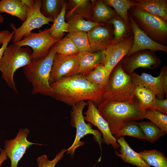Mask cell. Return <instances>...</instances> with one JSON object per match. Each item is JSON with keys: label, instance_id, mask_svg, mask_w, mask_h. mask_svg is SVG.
I'll list each match as a JSON object with an SVG mask.
<instances>
[{"label": "cell", "instance_id": "d4e9b609", "mask_svg": "<svg viewBox=\"0 0 167 167\" xmlns=\"http://www.w3.org/2000/svg\"><path fill=\"white\" fill-rule=\"evenodd\" d=\"M110 75L101 64L84 77L90 83L105 90L107 86Z\"/></svg>", "mask_w": 167, "mask_h": 167}, {"label": "cell", "instance_id": "60d3db41", "mask_svg": "<svg viewBox=\"0 0 167 167\" xmlns=\"http://www.w3.org/2000/svg\"><path fill=\"white\" fill-rule=\"evenodd\" d=\"M11 33L8 30L0 31V44L2 45L6 40L8 38Z\"/></svg>", "mask_w": 167, "mask_h": 167}, {"label": "cell", "instance_id": "8fae6325", "mask_svg": "<svg viewBox=\"0 0 167 167\" xmlns=\"http://www.w3.org/2000/svg\"><path fill=\"white\" fill-rule=\"evenodd\" d=\"M155 52L149 50L139 51L127 58H124L119 63L125 72L129 75L139 67L153 70L161 62Z\"/></svg>", "mask_w": 167, "mask_h": 167}, {"label": "cell", "instance_id": "1f68e13d", "mask_svg": "<svg viewBox=\"0 0 167 167\" xmlns=\"http://www.w3.org/2000/svg\"><path fill=\"white\" fill-rule=\"evenodd\" d=\"M64 1L62 0H41V13L45 17L54 20L61 12Z\"/></svg>", "mask_w": 167, "mask_h": 167}, {"label": "cell", "instance_id": "277c9868", "mask_svg": "<svg viewBox=\"0 0 167 167\" xmlns=\"http://www.w3.org/2000/svg\"><path fill=\"white\" fill-rule=\"evenodd\" d=\"M32 51L29 47H20L13 43L6 47L0 63V71L2 78L9 87L17 92L14 79L15 72L25 66L32 60Z\"/></svg>", "mask_w": 167, "mask_h": 167}, {"label": "cell", "instance_id": "f1b7e54d", "mask_svg": "<svg viewBox=\"0 0 167 167\" xmlns=\"http://www.w3.org/2000/svg\"><path fill=\"white\" fill-rule=\"evenodd\" d=\"M107 24L113 26V41H120L130 35L132 31L131 26L127 25L117 14Z\"/></svg>", "mask_w": 167, "mask_h": 167}, {"label": "cell", "instance_id": "ac0fdd59", "mask_svg": "<svg viewBox=\"0 0 167 167\" xmlns=\"http://www.w3.org/2000/svg\"><path fill=\"white\" fill-rule=\"evenodd\" d=\"M105 56V50L81 54L77 74L85 76L101 63Z\"/></svg>", "mask_w": 167, "mask_h": 167}, {"label": "cell", "instance_id": "ffe728a7", "mask_svg": "<svg viewBox=\"0 0 167 167\" xmlns=\"http://www.w3.org/2000/svg\"><path fill=\"white\" fill-rule=\"evenodd\" d=\"M134 6L167 21V0H131Z\"/></svg>", "mask_w": 167, "mask_h": 167}, {"label": "cell", "instance_id": "5b68a950", "mask_svg": "<svg viewBox=\"0 0 167 167\" xmlns=\"http://www.w3.org/2000/svg\"><path fill=\"white\" fill-rule=\"evenodd\" d=\"M135 86L130 75L125 72L119 62L110 74L107 86L104 92L103 101L131 100L135 98Z\"/></svg>", "mask_w": 167, "mask_h": 167}, {"label": "cell", "instance_id": "e0dca14e", "mask_svg": "<svg viewBox=\"0 0 167 167\" xmlns=\"http://www.w3.org/2000/svg\"><path fill=\"white\" fill-rule=\"evenodd\" d=\"M163 71L162 67L159 75L157 77H153L144 72H143L141 75H139L134 72L130 75L133 82L135 84H139L150 89L156 94L157 98L164 99V93L161 82Z\"/></svg>", "mask_w": 167, "mask_h": 167}, {"label": "cell", "instance_id": "30bf717a", "mask_svg": "<svg viewBox=\"0 0 167 167\" xmlns=\"http://www.w3.org/2000/svg\"><path fill=\"white\" fill-rule=\"evenodd\" d=\"M81 54L64 55L55 53L49 77L50 84L77 74Z\"/></svg>", "mask_w": 167, "mask_h": 167}, {"label": "cell", "instance_id": "8d00e7d4", "mask_svg": "<svg viewBox=\"0 0 167 167\" xmlns=\"http://www.w3.org/2000/svg\"><path fill=\"white\" fill-rule=\"evenodd\" d=\"M66 149L62 148L58 153L54 159L52 160H48L46 155H43L39 156L37 159L38 167H52L55 165L63 156Z\"/></svg>", "mask_w": 167, "mask_h": 167}, {"label": "cell", "instance_id": "f35d334b", "mask_svg": "<svg viewBox=\"0 0 167 167\" xmlns=\"http://www.w3.org/2000/svg\"><path fill=\"white\" fill-rule=\"evenodd\" d=\"M163 71L162 77V86L164 95L166 96L167 95V66H163Z\"/></svg>", "mask_w": 167, "mask_h": 167}, {"label": "cell", "instance_id": "d6986e66", "mask_svg": "<svg viewBox=\"0 0 167 167\" xmlns=\"http://www.w3.org/2000/svg\"><path fill=\"white\" fill-rule=\"evenodd\" d=\"M120 146V153L115 151V154L125 163L131 164L138 167H151L130 147L123 137L117 139Z\"/></svg>", "mask_w": 167, "mask_h": 167}, {"label": "cell", "instance_id": "83f0119b", "mask_svg": "<svg viewBox=\"0 0 167 167\" xmlns=\"http://www.w3.org/2000/svg\"><path fill=\"white\" fill-rule=\"evenodd\" d=\"M104 2L115 10L116 14L120 16L128 25L131 26L128 16V11L132 6H134L131 0H105Z\"/></svg>", "mask_w": 167, "mask_h": 167}, {"label": "cell", "instance_id": "ab89813d", "mask_svg": "<svg viewBox=\"0 0 167 167\" xmlns=\"http://www.w3.org/2000/svg\"><path fill=\"white\" fill-rule=\"evenodd\" d=\"M14 31L12 30L11 32L10 35L2 45L1 47L0 48V63L4 50L6 47L8 46L9 42L11 40H12L13 36L14 35Z\"/></svg>", "mask_w": 167, "mask_h": 167}, {"label": "cell", "instance_id": "2e32d148", "mask_svg": "<svg viewBox=\"0 0 167 167\" xmlns=\"http://www.w3.org/2000/svg\"><path fill=\"white\" fill-rule=\"evenodd\" d=\"M107 24L97 25L87 32L91 52L105 50L111 44L120 41L113 40V28Z\"/></svg>", "mask_w": 167, "mask_h": 167}, {"label": "cell", "instance_id": "4dcf8cb0", "mask_svg": "<svg viewBox=\"0 0 167 167\" xmlns=\"http://www.w3.org/2000/svg\"><path fill=\"white\" fill-rule=\"evenodd\" d=\"M125 136H129L138 139L146 140V138L136 122L130 121L123 123L118 133L113 136L116 139Z\"/></svg>", "mask_w": 167, "mask_h": 167}, {"label": "cell", "instance_id": "6da1fadb", "mask_svg": "<svg viewBox=\"0 0 167 167\" xmlns=\"http://www.w3.org/2000/svg\"><path fill=\"white\" fill-rule=\"evenodd\" d=\"M54 98L71 106L82 101H92L96 106L103 101L104 90L79 74L50 84Z\"/></svg>", "mask_w": 167, "mask_h": 167}, {"label": "cell", "instance_id": "f6af8a7d", "mask_svg": "<svg viewBox=\"0 0 167 167\" xmlns=\"http://www.w3.org/2000/svg\"><path fill=\"white\" fill-rule=\"evenodd\" d=\"M55 165H54V166H53L52 167H55Z\"/></svg>", "mask_w": 167, "mask_h": 167}, {"label": "cell", "instance_id": "7402d4cb", "mask_svg": "<svg viewBox=\"0 0 167 167\" xmlns=\"http://www.w3.org/2000/svg\"><path fill=\"white\" fill-rule=\"evenodd\" d=\"M92 21L100 24L107 23L116 13L104 0L93 1Z\"/></svg>", "mask_w": 167, "mask_h": 167}, {"label": "cell", "instance_id": "52a82bcc", "mask_svg": "<svg viewBox=\"0 0 167 167\" xmlns=\"http://www.w3.org/2000/svg\"><path fill=\"white\" fill-rule=\"evenodd\" d=\"M88 105L85 101H81L72 106L71 112V126L76 129V134L74 141L72 145L66 149L67 154H70L73 158L76 149L79 147L83 146L84 142L81 141V139L87 135L91 134L94 136L95 140L97 142L101 148L102 153L101 144L103 139L101 134L98 130L92 128V124L86 123L83 115V110Z\"/></svg>", "mask_w": 167, "mask_h": 167}, {"label": "cell", "instance_id": "7c38bea8", "mask_svg": "<svg viewBox=\"0 0 167 167\" xmlns=\"http://www.w3.org/2000/svg\"><path fill=\"white\" fill-rule=\"evenodd\" d=\"M30 131L27 128H21L13 139L6 140L4 147L7 157L11 161V167H17L19 161L21 159L27 149L33 144L42 145V144L31 142L27 140Z\"/></svg>", "mask_w": 167, "mask_h": 167}, {"label": "cell", "instance_id": "f546056e", "mask_svg": "<svg viewBox=\"0 0 167 167\" xmlns=\"http://www.w3.org/2000/svg\"><path fill=\"white\" fill-rule=\"evenodd\" d=\"M146 138V140L151 143L157 141L161 136L167 134L152 122H136Z\"/></svg>", "mask_w": 167, "mask_h": 167}, {"label": "cell", "instance_id": "484cf974", "mask_svg": "<svg viewBox=\"0 0 167 167\" xmlns=\"http://www.w3.org/2000/svg\"><path fill=\"white\" fill-rule=\"evenodd\" d=\"M138 153L150 166L167 167V158L161 151L156 149L145 150Z\"/></svg>", "mask_w": 167, "mask_h": 167}, {"label": "cell", "instance_id": "7a4b0ae2", "mask_svg": "<svg viewBox=\"0 0 167 167\" xmlns=\"http://www.w3.org/2000/svg\"><path fill=\"white\" fill-rule=\"evenodd\" d=\"M101 116L107 122L113 136L122 125L130 121L141 120L145 118L146 110L136 98L127 101H103L98 106Z\"/></svg>", "mask_w": 167, "mask_h": 167}, {"label": "cell", "instance_id": "e575fe53", "mask_svg": "<svg viewBox=\"0 0 167 167\" xmlns=\"http://www.w3.org/2000/svg\"><path fill=\"white\" fill-rule=\"evenodd\" d=\"M68 33L67 35L72 40L79 53L82 54L91 52L87 32H77Z\"/></svg>", "mask_w": 167, "mask_h": 167}, {"label": "cell", "instance_id": "5bb4252c", "mask_svg": "<svg viewBox=\"0 0 167 167\" xmlns=\"http://www.w3.org/2000/svg\"><path fill=\"white\" fill-rule=\"evenodd\" d=\"M133 34L119 42L110 45L105 49V56L101 64L110 74L115 66L125 57L133 44Z\"/></svg>", "mask_w": 167, "mask_h": 167}, {"label": "cell", "instance_id": "74e56055", "mask_svg": "<svg viewBox=\"0 0 167 167\" xmlns=\"http://www.w3.org/2000/svg\"><path fill=\"white\" fill-rule=\"evenodd\" d=\"M148 109L155 110L167 114V99H160L156 97Z\"/></svg>", "mask_w": 167, "mask_h": 167}, {"label": "cell", "instance_id": "d6a6232c", "mask_svg": "<svg viewBox=\"0 0 167 167\" xmlns=\"http://www.w3.org/2000/svg\"><path fill=\"white\" fill-rule=\"evenodd\" d=\"M135 95L145 110L148 109L156 97L152 91L139 84H135Z\"/></svg>", "mask_w": 167, "mask_h": 167}, {"label": "cell", "instance_id": "4fadbf2b", "mask_svg": "<svg viewBox=\"0 0 167 167\" xmlns=\"http://www.w3.org/2000/svg\"><path fill=\"white\" fill-rule=\"evenodd\" d=\"M128 16L133 37L132 47L125 58H127L135 52L149 50L154 51H161L167 53V45H162L154 41L149 37L137 26L128 13Z\"/></svg>", "mask_w": 167, "mask_h": 167}, {"label": "cell", "instance_id": "ba28073f", "mask_svg": "<svg viewBox=\"0 0 167 167\" xmlns=\"http://www.w3.org/2000/svg\"><path fill=\"white\" fill-rule=\"evenodd\" d=\"M59 40L51 36L49 28L38 33L31 32L20 41L13 43L20 47L31 48L32 59H37L45 57L51 47Z\"/></svg>", "mask_w": 167, "mask_h": 167}, {"label": "cell", "instance_id": "cb8c5ba5", "mask_svg": "<svg viewBox=\"0 0 167 167\" xmlns=\"http://www.w3.org/2000/svg\"><path fill=\"white\" fill-rule=\"evenodd\" d=\"M67 5V2L64 1L61 12L54 20L50 28L51 35L54 39H60L66 32H68V24L65 21Z\"/></svg>", "mask_w": 167, "mask_h": 167}, {"label": "cell", "instance_id": "44dd1931", "mask_svg": "<svg viewBox=\"0 0 167 167\" xmlns=\"http://www.w3.org/2000/svg\"><path fill=\"white\" fill-rule=\"evenodd\" d=\"M91 1L88 0L69 1L66 7V8H69V10L66 14L65 19L68 20L72 17L79 16L92 21V2Z\"/></svg>", "mask_w": 167, "mask_h": 167}, {"label": "cell", "instance_id": "8992f818", "mask_svg": "<svg viewBox=\"0 0 167 167\" xmlns=\"http://www.w3.org/2000/svg\"><path fill=\"white\" fill-rule=\"evenodd\" d=\"M128 12L138 27L154 41L167 44V21L163 18L131 6Z\"/></svg>", "mask_w": 167, "mask_h": 167}, {"label": "cell", "instance_id": "836d02e7", "mask_svg": "<svg viewBox=\"0 0 167 167\" xmlns=\"http://www.w3.org/2000/svg\"><path fill=\"white\" fill-rule=\"evenodd\" d=\"M55 53L64 55L78 54V50L72 40L68 35L54 44Z\"/></svg>", "mask_w": 167, "mask_h": 167}, {"label": "cell", "instance_id": "9c48e42d", "mask_svg": "<svg viewBox=\"0 0 167 167\" xmlns=\"http://www.w3.org/2000/svg\"><path fill=\"white\" fill-rule=\"evenodd\" d=\"M41 0H35L33 6L29 9L26 20L20 27L16 28L13 23H11L10 26L14 31L12 38L13 43L19 42L35 29L39 28L43 25L49 24L54 20L45 17L41 13L40 8Z\"/></svg>", "mask_w": 167, "mask_h": 167}, {"label": "cell", "instance_id": "603a6c76", "mask_svg": "<svg viewBox=\"0 0 167 167\" xmlns=\"http://www.w3.org/2000/svg\"><path fill=\"white\" fill-rule=\"evenodd\" d=\"M29 9L21 0L0 1V13H8L17 17L23 23L26 20Z\"/></svg>", "mask_w": 167, "mask_h": 167}, {"label": "cell", "instance_id": "9a60e30c", "mask_svg": "<svg viewBox=\"0 0 167 167\" xmlns=\"http://www.w3.org/2000/svg\"><path fill=\"white\" fill-rule=\"evenodd\" d=\"M88 109L84 113L85 120L96 126L103 135V142L108 146L111 145L115 149L120 146L116 139L111 134L108 123L100 114L98 108L91 101H88Z\"/></svg>", "mask_w": 167, "mask_h": 167}, {"label": "cell", "instance_id": "b9f144b4", "mask_svg": "<svg viewBox=\"0 0 167 167\" xmlns=\"http://www.w3.org/2000/svg\"><path fill=\"white\" fill-rule=\"evenodd\" d=\"M0 167L2 163L7 159V156L5 149L3 150L0 148Z\"/></svg>", "mask_w": 167, "mask_h": 167}, {"label": "cell", "instance_id": "d590c367", "mask_svg": "<svg viewBox=\"0 0 167 167\" xmlns=\"http://www.w3.org/2000/svg\"><path fill=\"white\" fill-rule=\"evenodd\" d=\"M145 118L148 119L167 133V115L155 110H146Z\"/></svg>", "mask_w": 167, "mask_h": 167}, {"label": "cell", "instance_id": "ee69618b", "mask_svg": "<svg viewBox=\"0 0 167 167\" xmlns=\"http://www.w3.org/2000/svg\"><path fill=\"white\" fill-rule=\"evenodd\" d=\"M4 20V17L0 14V24L2 23Z\"/></svg>", "mask_w": 167, "mask_h": 167}, {"label": "cell", "instance_id": "7bdbcfd3", "mask_svg": "<svg viewBox=\"0 0 167 167\" xmlns=\"http://www.w3.org/2000/svg\"><path fill=\"white\" fill-rule=\"evenodd\" d=\"M22 2L30 9L33 6L35 0H21Z\"/></svg>", "mask_w": 167, "mask_h": 167}, {"label": "cell", "instance_id": "4316f807", "mask_svg": "<svg viewBox=\"0 0 167 167\" xmlns=\"http://www.w3.org/2000/svg\"><path fill=\"white\" fill-rule=\"evenodd\" d=\"M68 33L77 32H88L95 26L104 24H100L85 19L79 16H74L67 20Z\"/></svg>", "mask_w": 167, "mask_h": 167}, {"label": "cell", "instance_id": "3957f363", "mask_svg": "<svg viewBox=\"0 0 167 167\" xmlns=\"http://www.w3.org/2000/svg\"><path fill=\"white\" fill-rule=\"evenodd\" d=\"M55 54L54 45L44 58L32 59L23 67L24 73L32 85V94L39 93L54 98V92L49 80Z\"/></svg>", "mask_w": 167, "mask_h": 167}]
</instances>
